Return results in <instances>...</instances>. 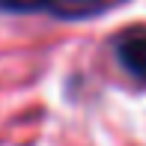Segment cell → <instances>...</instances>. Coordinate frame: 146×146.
<instances>
[{"label":"cell","mask_w":146,"mask_h":146,"mask_svg":"<svg viewBox=\"0 0 146 146\" xmlns=\"http://www.w3.org/2000/svg\"><path fill=\"white\" fill-rule=\"evenodd\" d=\"M113 6V0H0V12L18 15H51L63 21H81L90 15H102Z\"/></svg>","instance_id":"1"},{"label":"cell","mask_w":146,"mask_h":146,"mask_svg":"<svg viewBox=\"0 0 146 146\" xmlns=\"http://www.w3.org/2000/svg\"><path fill=\"white\" fill-rule=\"evenodd\" d=\"M116 51V60L131 78L146 84V27H137V30H128L116 39L113 45Z\"/></svg>","instance_id":"2"}]
</instances>
